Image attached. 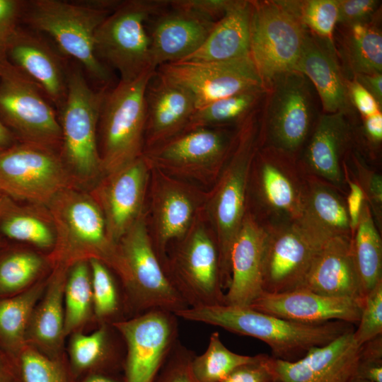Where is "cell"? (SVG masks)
Returning <instances> with one entry per match:
<instances>
[{"label":"cell","mask_w":382,"mask_h":382,"mask_svg":"<svg viewBox=\"0 0 382 382\" xmlns=\"http://www.w3.org/2000/svg\"><path fill=\"white\" fill-rule=\"evenodd\" d=\"M94 311L100 319L113 317L120 310V299L115 281L108 266L100 260H89Z\"/></svg>","instance_id":"41"},{"label":"cell","mask_w":382,"mask_h":382,"mask_svg":"<svg viewBox=\"0 0 382 382\" xmlns=\"http://www.w3.org/2000/svg\"><path fill=\"white\" fill-rule=\"evenodd\" d=\"M207 190L151 168L146 221L163 264L168 248L182 238L204 210Z\"/></svg>","instance_id":"16"},{"label":"cell","mask_w":382,"mask_h":382,"mask_svg":"<svg viewBox=\"0 0 382 382\" xmlns=\"http://www.w3.org/2000/svg\"><path fill=\"white\" fill-rule=\"evenodd\" d=\"M117 272L137 309L136 316L154 310L176 313L188 308L169 281L151 242L146 214L116 243Z\"/></svg>","instance_id":"11"},{"label":"cell","mask_w":382,"mask_h":382,"mask_svg":"<svg viewBox=\"0 0 382 382\" xmlns=\"http://www.w3.org/2000/svg\"><path fill=\"white\" fill-rule=\"evenodd\" d=\"M349 99L364 117L381 112V105L374 96L355 79L347 83Z\"/></svg>","instance_id":"53"},{"label":"cell","mask_w":382,"mask_h":382,"mask_svg":"<svg viewBox=\"0 0 382 382\" xmlns=\"http://www.w3.org/2000/svg\"><path fill=\"white\" fill-rule=\"evenodd\" d=\"M354 76V79L367 90L381 106L382 74H356Z\"/></svg>","instance_id":"56"},{"label":"cell","mask_w":382,"mask_h":382,"mask_svg":"<svg viewBox=\"0 0 382 382\" xmlns=\"http://www.w3.org/2000/svg\"><path fill=\"white\" fill-rule=\"evenodd\" d=\"M235 127L231 148L214 185L206 191L204 215L217 243L224 288L231 282L230 256L246 209L250 172L264 144L263 105Z\"/></svg>","instance_id":"1"},{"label":"cell","mask_w":382,"mask_h":382,"mask_svg":"<svg viewBox=\"0 0 382 382\" xmlns=\"http://www.w3.org/2000/svg\"><path fill=\"white\" fill-rule=\"evenodd\" d=\"M156 71H147L132 81H120L114 88L107 90L98 121L103 175L143 155L146 121L145 93Z\"/></svg>","instance_id":"6"},{"label":"cell","mask_w":382,"mask_h":382,"mask_svg":"<svg viewBox=\"0 0 382 382\" xmlns=\"http://www.w3.org/2000/svg\"><path fill=\"white\" fill-rule=\"evenodd\" d=\"M1 57H0V59H1Z\"/></svg>","instance_id":"62"},{"label":"cell","mask_w":382,"mask_h":382,"mask_svg":"<svg viewBox=\"0 0 382 382\" xmlns=\"http://www.w3.org/2000/svg\"><path fill=\"white\" fill-rule=\"evenodd\" d=\"M151 20L147 30L151 66L155 70L161 64L181 61L196 52L216 22L192 11L172 7Z\"/></svg>","instance_id":"24"},{"label":"cell","mask_w":382,"mask_h":382,"mask_svg":"<svg viewBox=\"0 0 382 382\" xmlns=\"http://www.w3.org/2000/svg\"><path fill=\"white\" fill-rule=\"evenodd\" d=\"M305 187L298 158L263 144L252 163L247 209L265 226L296 224L303 212Z\"/></svg>","instance_id":"8"},{"label":"cell","mask_w":382,"mask_h":382,"mask_svg":"<svg viewBox=\"0 0 382 382\" xmlns=\"http://www.w3.org/2000/svg\"><path fill=\"white\" fill-rule=\"evenodd\" d=\"M194 356L178 340L153 382H199L192 369Z\"/></svg>","instance_id":"46"},{"label":"cell","mask_w":382,"mask_h":382,"mask_svg":"<svg viewBox=\"0 0 382 382\" xmlns=\"http://www.w3.org/2000/svg\"><path fill=\"white\" fill-rule=\"evenodd\" d=\"M289 8L306 29L332 42L338 23V0L285 1Z\"/></svg>","instance_id":"40"},{"label":"cell","mask_w":382,"mask_h":382,"mask_svg":"<svg viewBox=\"0 0 382 382\" xmlns=\"http://www.w3.org/2000/svg\"><path fill=\"white\" fill-rule=\"evenodd\" d=\"M364 119L363 129L366 139L374 146L380 145L382 141L381 111Z\"/></svg>","instance_id":"55"},{"label":"cell","mask_w":382,"mask_h":382,"mask_svg":"<svg viewBox=\"0 0 382 382\" xmlns=\"http://www.w3.org/2000/svg\"><path fill=\"white\" fill-rule=\"evenodd\" d=\"M265 225L246 209L233 241L231 256V282L225 292V304L249 306L263 293L262 256Z\"/></svg>","instance_id":"25"},{"label":"cell","mask_w":382,"mask_h":382,"mask_svg":"<svg viewBox=\"0 0 382 382\" xmlns=\"http://www.w3.org/2000/svg\"><path fill=\"white\" fill-rule=\"evenodd\" d=\"M8 197L6 196L4 193H2L0 191V214L4 207V205L8 199Z\"/></svg>","instance_id":"60"},{"label":"cell","mask_w":382,"mask_h":382,"mask_svg":"<svg viewBox=\"0 0 382 382\" xmlns=\"http://www.w3.org/2000/svg\"><path fill=\"white\" fill-rule=\"evenodd\" d=\"M64 294V334H68L86 320L93 303L91 270L86 261L73 265Z\"/></svg>","instance_id":"38"},{"label":"cell","mask_w":382,"mask_h":382,"mask_svg":"<svg viewBox=\"0 0 382 382\" xmlns=\"http://www.w3.org/2000/svg\"><path fill=\"white\" fill-rule=\"evenodd\" d=\"M75 183L59 150L18 141L0 151V191L11 199L47 206Z\"/></svg>","instance_id":"12"},{"label":"cell","mask_w":382,"mask_h":382,"mask_svg":"<svg viewBox=\"0 0 382 382\" xmlns=\"http://www.w3.org/2000/svg\"><path fill=\"white\" fill-rule=\"evenodd\" d=\"M347 157L352 162L354 178L361 186L366 202L370 207L375 221L381 226L382 219V177L381 174L363 161L356 152H349Z\"/></svg>","instance_id":"44"},{"label":"cell","mask_w":382,"mask_h":382,"mask_svg":"<svg viewBox=\"0 0 382 382\" xmlns=\"http://www.w3.org/2000/svg\"><path fill=\"white\" fill-rule=\"evenodd\" d=\"M354 328L327 345L311 349L294 361L276 359L280 382H348L354 376L360 347Z\"/></svg>","instance_id":"26"},{"label":"cell","mask_w":382,"mask_h":382,"mask_svg":"<svg viewBox=\"0 0 382 382\" xmlns=\"http://www.w3.org/2000/svg\"><path fill=\"white\" fill-rule=\"evenodd\" d=\"M303 212L296 223L320 245L336 237L352 238L346 195L328 182L305 173Z\"/></svg>","instance_id":"28"},{"label":"cell","mask_w":382,"mask_h":382,"mask_svg":"<svg viewBox=\"0 0 382 382\" xmlns=\"http://www.w3.org/2000/svg\"><path fill=\"white\" fill-rule=\"evenodd\" d=\"M0 231L8 238L41 248L54 247L55 242L49 212L18 206L9 197L0 214Z\"/></svg>","instance_id":"33"},{"label":"cell","mask_w":382,"mask_h":382,"mask_svg":"<svg viewBox=\"0 0 382 382\" xmlns=\"http://www.w3.org/2000/svg\"><path fill=\"white\" fill-rule=\"evenodd\" d=\"M120 2L34 0L26 3L23 16L32 30L50 36L64 56L76 60L92 79L107 86L110 71L96 55L94 36Z\"/></svg>","instance_id":"3"},{"label":"cell","mask_w":382,"mask_h":382,"mask_svg":"<svg viewBox=\"0 0 382 382\" xmlns=\"http://www.w3.org/2000/svg\"><path fill=\"white\" fill-rule=\"evenodd\" d=\"M342 55L353 76L382 72V35L371 21L349 27Z\"/></svg>","instance_id":"34"},{"label":"cell","mask_w":382,"mask_h":382,"mask_svg":"<svg viewBox=\"0 0 382 382\" xmlns=\"http://www.w3.org/2000/svg\"><path fill=\"white\" fill-rule=\"evenodd\" d=\"M65 268L59 267L32 320V333L42 345L55 346L64 334Z\"/></svg>","instance_id":"36"},{"label":"cell","mask_w":382,"mask_h":382,"mask_svg":"<svg viewBox=\"0 0 382 382\" xmlns=\"http://www.w3.org/2000/svg\"><path fill=\"white\" fill-rule=\"evenodd\" d=\"M351 244L361 294L364 298L382 281V241L366 201Z\"/></svg>","instance_id":"32"},{"label":"cell","mask_w":382,"mask_h":382,"mask_svg":"<svg viewBox=\"0 0 382 382\" xmlns=\"http://www.w3.org/2000/svg\"><path fill=\"white\" fill-rule=\"evenodd\" d=\"M378 4L375 0H338V23L348 27L369 23Z\"/></svg>","instance_id":"49"},{"label":"cell","mask_w":382,"mask_h":382,"mask_svg":"<svg viewBox=\"0 0 382 382\" xmlns=\"http://www.w3.org/2000/svg\"><path fill=\"white\" fill-rule=\"evenodd\" d=\"M309 82L291 71L269 84L263 105L264 144L299 157L316 121Z\"/></svg>","instance_id":"15"},{"label":"cell","mask_w":382,"mask_h":382,"mask_svg":"<svg viewBox=\"0 0 382 382\" xmlns=\"http://www.w3.org/2000/svg\"><path fill=\"white\" fill-rule=\"evenodd\" d=\"M354 377L370 382H382V359L359 357Z\"/></svg>","instance_id":"54"},{"label":"cell","mask_w":382,"mask_h":382,"mask_svg":"<svg viewBox=\"0 0 382 382\" xmlns=\"http://www.w3.org/2000/svg\"><path fill=\"white\" fill-rule=\"evenodd\" d=\"M263 292L277 294L301 286L320 245L297 224L265 226Z\"/></svg>","instance_id":"20"},{"label":"cell","mask_w":382,"mask_h":382,"mask_svg":"<svg viewBox=\"0 0 382 382\" xmlns=\"http://www.w3.org/2000/svg\"><path fill=\"white\" fill-rule=\"evenodd\" d=\"M55 233L54 248L65 268L69 261L96 258L117 271V245L109 237L100 209L91 195L67 187L47 205Z\"/></svg>","instance_id":"7"},{"label":"cell","mask_w":382,"mask_h":382,"mask_svg":"<svg viewBox=\"0 0 382 382\" xmlns=\"http://www.w3.org/2000/svg\"><path fill=\"white\" fill-rule=\"evenodd\" d=\"M16 137L0 120V151L16 143Z\"/></svg>","instance_id":"57"},{"label":"cell","mask_w":382,"mask_h":382,"mask_svg":"<svg viewBox=\"0 0 382 382\" xmlns=\"http://www.w3.org/2000/svg\"><path fill=\"white\" fill-rule=\"evenodd\" d=\"M85 382H120L118 380L105 375H94L89 377Z\"/></svg>","instance_id":"58"},{"label":"cell","mask_w":382,"mask_h":382,"mask_svg":"<svg viewBox=\"0 0 382 382\" xmlns=\"http://www.w3.org/2000/svg\"><path fill=\"white\" fill-rule=\"evenodd\" d=\"M156 71L187 91L196 110L243 92L267 90L250 56L219 62L178 61L161 64Z\"/></svg>","instance_id":"17"},{"label":"cell","mask_w":382,"mask_h":382,"mask_svg":"<svg viewBox=\"0 0 382 382\" xmlns=\"http://www.w3.org/2000/svg\"><path fill=\"white\" fill-rule=\"evenodd\" d=\"M234 132L228 127L185 130L144 150L143 156L151 168L208 190L225 164Z\"/></svg>","instance_id":"10"},{"label":"cell","mask_w":382,"mask_h":382,"mask_svg":"<svg viewBox=\"0 0 382 382\" xmlns=\"http://www.w3.org/2000/svg\"><path fill=\"white\" fill-rule=\"evenodd\" d=\"M250 19L251 1H236L202 46L181 61L219 62L250 56Z\"/></svg>","instance_id":"31"},{"label":"cell","mask_w":382,"mask_h":382,"mask_svg":"<svg viewBox=\"0 0 382 382\" xmlns=\"http://www.w3.org/2000/svg\"><path fill=\"white\" fill-rule=\"evenodd\" d=\"M112 325L126 346L125 382H153L178 341L177 316L154 310Z\"/></svg>","instance_id":"18"},{"label":"cell","mask_w":382,"mask_h":382,"mask_svg":"<svg viewBox=\"0 0 382 382\" xmlns=\"http://www.w3.org/2000/svg\"><path fill=\"white\" fill-rule=\"evenodd\" d=\"M345 183L347 190L346 204L350 222L352 238L358 226L361 213L366 202L364 192L352 173L346 159L343 163Z\"/></svg>","instance_id":"51"},{"label":"cell","mask_w":382,"mask_h":382,"mask_svg":"<svg viewBox=\"0 0 382 382\" xmlns=\"http://www.w3.org/2000/svg\"><path fill=\"white\" fill-rule=\"evenodd\" d=\"M40 291L41 287L35 286L0 301V337L8 345L15 347L21 344Z\"/></svg>","instance_id":"39"},{"label":"cell","mask_w":382,"mask_h":382,"mask_svg":"<svg viewBox=\"0 0 382 382\" xmlns=\"http://www.w3.org/2000/svg\"><path fill=\"white\" fill-rule=\"evenodd\" d=\"M235 2L231 0H175L169 1V5L172 8L192 11L217 21Z\"/></svg>","instance_id":"52"},{"label":"cell","mask_w":382,"mask_h":382,"mask_svg":"<svg viewBox=\"0 0 382 382\" xmlns=\"http://www.w3.org/2000/svg\"><path fill=\"white\" fill-rule=\"evenodd\" d=\"M169 6V1H121L104 19L94 36V50L105 65L129 81L152 68L147 22ZM106 66V65H105Z\"/></svg>","instance_id":"9"},{"label":"cell","mask_w":382,"mask_h":382,"mask_svg":"<svg viewBox=\"0 0 382 382\" xmlns=\"http://www.w3.org/2000/svg\"><path fill=\"white\" fill-rule=\"evenodd\" d=\"M223 382H280L276 359L265 354L234 369Z\"/></svg>","instance_id":"48"},{"label":"cell","mask_w":382,"mask_h":382,"mask_svg":"<svg viewBox=\"0 0 382 382\" xmlns=\"http://www.w3.org/2000/svg\"><path fill=\"white\" fill-rule=\"evenodd\" d=\"M254 356L235 353L222 342L217 331L212 332L205 352L194 356L192 369L199 382H223L241 365L256 360Z\"/></svg>","instance_id":"37"},{"label":"cell","mask_w":382,"mask_h":382,"mask_svg":"<svg viewBox=\"0 0 382 382\" xmlns=\"http://www.w3.org/2000/svg\"><path fill=\"white\" fill-rule=\"evenodd\" d=\"M250 54L267 89L278 76L294 71L306 29L285 1H250Z\"/></svg>","instance_id":"14"},{"label":"cell","mask_w":382,"mask_h":382,"mask_svg":"<svg viewBox=\"0 0 382 382\" xmlns=\"http://www.w3.org/2000/svg\"><path fill=\"white\" fill-rule=\"evenodd\" d=\"M9 371H8L6 366L0 360V382H11Z\"/></svg>","instance_id":"59"},{"label":"cell","mask_w":382,"mask_h":382,"mask_svg":"<svg viewBox=\"0 0 382 382\" xmlns=\"http://www.w3.org/2000/svg\"><path fill=\"white\" fill-rule=\"evenodd\" d=\"M267 90H253L212 102L197 109L184 129L237 126L260 105Z\"/></svg>","instance_id":"35"},{"label":"cell","mask_w":382,"mask_h":382,"mask_svg":"<svg viewBox=\"0 0 382 382\" xmlns=\"http://www.w3.org/2000/svg\"><path fill=\"white\" fill-rule=\"evenodd\" d=\"M42 265V259L30 252H16L7 255L0 261V292H13L27 286Z\"/></svg>","instance_id":"42"},{"label":"cell","mask_w":382,"mask_h":382,"mask_svg":"<svg viewBox=\"0 0 382 382\" xmlns=\"http://www.w3.org/2000/svg\"><path fill=\"white\" fill-rule=\"evenodd\" d=\"M25 4L18 0H0V57H4L5 47L18 27Z\"/></svg>","instance_id":"50"},{"label":"cell","mask_w":382,"mask_h":382,"mask_svg":"<svg viewBox=\"0 0 382 382\" xmlns=\"http://www.w3.org/2000/svg\"><path fill=\"white\" fill-rule=\"evenodd\" d=\"M382 335V281L363 299L357 328L353 337L358 346Z\"/></svg>","instance_id":"45"},{"label":"cell","mask_w":382,"mask_h":382,"mask_svg":"<svg viewBox=\"0 0 382 382\" xmlns=\"http://www.w3.org/2000/svg\"><path fill=\"white\" fill-rule=\"evenodd\" d=\"M362 303L361 300L321 295L299 287L277 294L263 292L249 307L301 323L339 320L354 325L359 321Z\"/></svg>","instance_id":"23"},{"label":"cell","mask_w":382,"mask_h":382,"mask_svg":"<svg viewBox=\"0 0 382 382\" xmlns=\"http://www.w3.org/2000/svg\"><path fill=\"white\" fill-rule=\"evenodd\" d=\"M108 345V331L105 325L89 335L76 334L71 345L74 365L84 369L100 362L107 355Z\"/></svg>","instance_id":"43"},{"label":"cell","mask_w":382,"mask_h":382,"mask_svg":"<svg viewBox=\"0 0 382 382\" xmlns=\"http://www.w3.org/2000/svg\"><path fill=\"white\" fill-rule=\"evenodd\" d=\"M352 133L347 112L320 115L298 157L303 172L328 182L346 195L343 163Z\"/></svg>","instance_id":"22"},{"label":"cell","mask_w":382,"mask_h":382,"mask_svg":"<svg viewBox=\"0 0 382 382\" xmlns=\"http://www.w3.org/2000/svg\"><path fill=\"white\" fill-rule=\"evenodd\" d=\"M175 315L185 320L218 326L258 339L270 347L273 358L285 361H296L311 349L327 345L353 328L352 324L343 321L301 323L249 306L227 304L187 308Z\"/></svg>","instance_id":"2"},{"label":"cell","mask_w":382,"mask_h":382,"mask_svg":"<svg viewBox=\"0 0 382 382\" xmlns=\"http://www.w3.org/2000/svg\"><path fill=\"white\" fill-rule=\"evenodd\" d=\"M151 168L143 155L129 164L103 175L90 192L103 215L115 243L146 213Z\"/></svg>","instance_id":"19"},{"label":"cell","mask_w":382,"mask_h":382,"mask_svg":"<svg viewBox=\"0 0 382 382\" xmlns=\"http://www.w3.org/2000/svg\"><path fill=\"white\" fill-rule=\"evenodd\" d=\"M21 371L24 382H65L58 364L33 350L21 355Z\"/></svg>","instance_id":"47"},{"label":"cell","mask_w":382,"mask_h":382,"mask_svg":"<svg viewBox=\"0 0 382 382\" xmlns=\"http://www.w3.org/2000/svg\"><path fill=\"white\" fill-rule=\"evenodd\" d=\"M352 238L336 237L316 253L301 287L317 294L363 301Z\"/></svg>","instance_id":"29"},{"label":"cell","mask_w":382,"mask_h":382,"mask_svg":"<svg viewBox=\"0 0 382 382\" xmlns=\"http://www.w3.org/2000/svg\"><path fill=\"white\" fill-rule=\"evenodd\" d=\"M162 265L188 308L225 304L219 251L203 212L189 231L169 245Z\"/></svg>","instance_id":"5"},{"label":"cell","mask_w":382,"mask_h":382,"mask_svg":"<svg viewBox=\"0 0 382 382\" xmlns=\"http://www.w3.org/2000/svg\"><path fill=\"white\" fill-rule=\"evenodd\" d=\"M348 382H370V381L354 376Z\"/></svg>","instance_id":"61"},{"label":"cell","mask_w":382,"mask_h":382,"mask_svg":"<svg viewBox=\"0 0 382 382\" xmlns=\"http://www.w3.org/2000/svg\"><path fill=\"white\" fill-rule=\"evenodd\" d=\"M0 120L19 141L59 150L61 127L53 105L4 57L0 59Z\"/></svg>","instance_id":"13"},{"label":"cell","mask_w":382,"mask_h":382,"mask_svg":"<svg viewBox=\"0 0 382 382\" xmlns=\"http://www.w3.org/2000/svg\"><path fill=\"white\" fill-rule=\"evenodd\" d=\"M63 54L42 34L18 27L4 57L31 79L59 111L67 93L69 70Z\"/></svg>","instance_id":"21"},{"label":"cell","mask_w":382,"mask_h":382,"mask_svg":"<svg viewBox=\"0 0 382 382\" xmlns=\"http://www.w3.org/2000/svg\"><path fill=\"white\" fill-rule=\"evenodd\" d=\"M107 90V86L92 88L79 67L69 70L66 96L59 117V154L76 183H91L103 176L98 130Z\"/></svg>","instance_id":"4"},{"label":"cell","mask_w":382,"mask_h":382,"mask_svg":"<svg viewBox=\"0 0 382 382\" xmlns=\"http://www.w3.org/2000/svg\"><path fill=\"white\" fill-rule=\"evenodd\" d=\"M145 99L144 151L184 131L196 110L188 92L156 71L147 85Z\"/></svg>","instance_id":"27"},{"label":"cell","mask_w":382,"mask_h":382,"mask_svg":"<svg viewBox=\"0 0 382 382\" xmlns=\"http://www.w3.org/2000/svg\"><path fill=\"white\" fill-rule=\"evenodd\" d=\"M294 71L306 76L316 88L323 113L347 112L349 100L347 83L340 71L333 42L306 32Z\"/></svg>","instance_id":"30"}]
</instances>
